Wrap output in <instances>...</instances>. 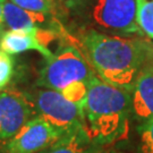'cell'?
I'll list each match as a JSON object with an SVG mask.
<instances>
[{
	"label": "cell",
	"mask_w": 153,
	"mask_h": 153,
	"mask_svg": "<svg viewBox=\"0 0 153 153\" xmlns=\"http://www.w3.org/2000/svg\"><path fill=\"white\" fill-rule=\"evenodd\" d=\"M9 1L25 10L42 13L47 15L56 13L55 0H9Z\"/></svg>",
	"instance_id": "14"
},
{
	"label": "cell",
	"mask_w": 153,
	"mask_h": 153,
	"mask_svg": "<svg viewBox=\"0 0 153 153\" xmlns=\"http://www.w3.org/2000/svg\"><path fill=\"white\" fill-rule=\"evenodd\" d=\"M140 136L138 153H153V118L141 123L137 127Z\"/></svg>",
	"instance_id": "13"
},
{
	"label": "cell",
	"mask_w": 153,
	"mask_h": 153,
	"mask_svg": "<svg viewBox=\"0 0 153 153\" xmlns=\"http://www.w3.org/2000/svg\"><path fill=\"white\" fill-rule=\"evenodd\" d=\"M36 115L42 117L64 135L82 129L81 109L58 91L40 88L32 100Z\"/></svg>",
	"instance_id": "5"
},
{
	"label": "cell",
	"mask_w": 153,
	"mask_h": 153,
	"mask_svg": "<svg viewBox=\"0 0 153 153\" xmlns=\"http://www.w3.org/2000/svg\"><path fill=\"white\" fill-rule=\"evenodd\" d=\"M4 1L5 0H0V35L5 32V21H4Z\"/></svg>",
	"instance_id": "16"
},
{
	"label": "cell",
	"mask_w": 153,
	"mask_h": 153,
	"mask_svg": "<svg viewBox=\"0 0 153 153\" xmlns=\"http://www.w3.org/2000/svg\"><path fill=\"white\" fill-rule=\"evenodd\" d=\"M56 39L57 32L52 30H34L31 32L8 30L0 35V48L10 56L36 51L48 60L53 57L49 45Z\"/></svg>",
	"instance_id": "8"
},
{
	"label": "cell",
	"mask_w": 153,
	"mask_h": 153,
	"mask_svg": "<svg viewBox=\"0 0 153 153\" xmlns=\"http://www.w3.org/2000/svg\"><path fill=\"white\" fill-rule=\"evenodd\" d=\"M95 73L78 47H66L47 60L40 71L36 85L62 92L77 83H88Z\"/></svg>",
	"instance_id": "3"
},
{
	"label": "cell",
	"mask_w": 153,
	"mask_h": 153,
	"mask_svg": "<svg viewBox=\"0 0 153 153\" xmlns=\"http://www.w3.org/2000/svg\"><path fill=\"white\" fill-rule=\"evenodd\" d=\"M14 75V61L10 55L0 48V92L4 91Z\"/></svg>",
	"instance_id": "15"
},
{
	"label": "cell",
	"mask_w": 153,
	"mask_h": 153,
	"mask_svg": "<svg viewBox=\"0 0 153 153\" xmlns=\"http://www.w3.org/2000/svg\"><path fill=\"white\" fill-rule=\"evenodd\" d=\"M93 24L107 32L131 36L143 35L136 22V0H86Z\"/></svg>",
	"instance_id": "4"
},
{
	"label": "cell",
	"mask_w": 153,
	"mask_h": 153,
	"mask_svg": "<svg viewBox=\"0 0 153 153\" xmlns=\"http://www.w3.org/2000/svg\"><path fill=\"white\" fill-rule=\"evenodd\" d=\"M91 145L84 131H78L61 137L58 142L41 153H93Z\"/></svg>",
	"instance_id": "11"
},
{
	"label": "cell",
	"mask_w": 153,
	"mask_h": 153,
	"mask_svg": "<svg viewBox=\"0 0 153 153\" xmlns=\"http://www.w3.org/2000/svg\"><path fill=\"white\" fill-rule=\"evenodd\" d=\"M149 65L153 66V41H149Z\"/></svg>",
	"instance_id": "17"
},
{
	"label": "cell",
	"mask_w": 153,
	"mask_h": 153,
	"mask_svg": "<svg viewBox=\"0 0 153 153\" xmlns=\"http://www.w3.org/2000/svg\"><path fill=\"white\" fill-rule=\"evenodd\" d=\"M4 21L5 26L13 31L31 32L34 30H50L45 25H52L50 15L42 13L25 10L14 5L9 0L4 1Z\"/></svg>",
	"instance_id": "10"
},
{
	"label": "cell",
	"mask_w": 153,
	"mask_h": 153,
	"mask_svg": "<svg viewBox=\"0 0 153 153\" xmlns=\"http://www.w3.org/2000/svg\"><path fill=\"white\" fill-rule=\"evenodd\" d=\"M149 41L88 30L82 33L77 47L95 75L114 86L131 91L148 65Z\"/></svg>",
	"instance_id": "1"
},
{
	"label": "cell",
	"mask_w": 153,
	"mask_h": 153,
	"mask_svg": "<svg viewBox=\"0 0 153 153\" xmlns=\"http://www.w3.org/2000/svg\"><path fill=\"white\" fill-rule=\"evenodd\" d=\"M36 116L32 100L14 88L0 92V143L14 137L30 119Z\"/></svg>",
	"instance_id": "7"
},
{
	"label": "cell",
	"mask_w": 153,
	"mask_h": 153,
	"mask_svg": "<svg viewBox=\"0 0 153 153\" xmlns=\"http://www.w3.org/2000/svg\"><path fill=\"white\" fill-rule=\"evenodd\" d=\"M93 153H123V152H117V151H108V152H98V151H94Z\"/></svg>",
	"instance_id": "18"
},
{
	"label": "cell",
	"mask_w": 153,
	"mask_h": 153,
	"mask_svg": "<svg viewBox=\"0 0 153 153\" xmlns=\"http://www.w3.org/2000/svg\"><path fill=\"white\" fill-rule=\"evenodd\" d=\"M79 109L82 129L91 144L108 145L127 137L131 112L129 90L114 86L94 74Z\"/></svg>",
	"instance_id": "2"
},
{
	"label": "cell",
	"mask_w": 153,
	"mask_h": 153,
	"mask_svg": "<svg viewBox=\"0 0 153 153\" xmlns=\"http://www.w3.org/2000/svg\"><path fill=\"white\" fill-rule=\"evenodd\" d=\"M136 22L142 34L153 40V0H136Z\"/></svg>",
	"instance_id": "12"
},
{
	"label": "cell",
	"mask_w": 153,
	"mask_h": 153,
	"mask_svg": "<svg viewBox=\"0 0 153 153\" xmlns=\"http://www.w3.org/2000/svg\"><path fill=\"white\" fill-rule=\"evenodd\" d=\"M131 114L141 121L153 118V66L146 65L131 88Z\"/></svg>",
	"instance_id": "9"
},
{
	"label": "cell",
	"mask_w": 153,
	"mask_h": 153,
	"mask_svg": "<svg viewBox=\"0 0 153 153\" xmlns=\"http://www.w3.org/2000/svg\"><path fill=\"white\" fill-rule=\"evenodd\" d=\"M65 135L40 116H34L14 137L4 143V153H41Z\"/></svg>",
	"instance_id": "6"
}]
</instances>
